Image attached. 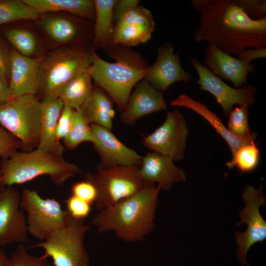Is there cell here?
<instances>
[{
  "label": "cell",
  "mask_w": 266,
  "mask_h": 266,
  "mask_svg": "<svg viewBox=\"0 0 266 266\" xmlns=\"http://www.w3.org/2000/svg\"><path fill=\"white\" fill-rule=\"evenodd\" d=\"M191 4L200 13L193 34L196 42L207 41L230 55L266 47V18L252 19L235 0H193Z\"/></svg>",
  "instance_id": "cell-1"
},
{
  "label": "cell",
  "mask_w": 266,
  "mask_h": 266,
  "mask_svg": "<svg viewBox=\"0 0 266 266\" xmlns=\"http://www.w3.org/2000/svg\"><path fill=\"white\" fill-rule=\"evenodd\" d=\"M160 190L158 186H146L132 196L98 211L92 220L93 225L100 233L113 232L125 241L143 239L154 229Z\"/></svg>",
  "instance_id": "cell-2"
},
{
  "label": "cell",
  "mask_w": 266,
  "mask_h": 266,
  "mask_svg": "<svg viewBox=\"0 0 266 266\" xmlns=\"http://www.w3.org/2000/svg\"><path fill=\"white\" fill-rule=\"evenodd\" d=\"M108 54L115 62L105 61L97 54L89 72L95 85L103 89L123 111L133 88L144 79L150 65L128 47L117 45Z\"/></svg>",
  "instance_id": "cell-3"
},
{
  "label": "cell",
  "mask_w": 266,
  "mask_h": 266,
  "mask_svg": "<svg viewBox=\"0 0 266 266\" xmlns=\"http://www.w3.org/2000/svg\"><path fill=\"white\" fill-rule=\"evenodd\" d=\"M81 172L77 165L66 161L63 156L36 148L28 151H17L3 159L0 164V184L13 186L46 175L60 186Z\"/></svg>",
  "instance_id": "cell-4"
},
{
  "label": "cell",
  "mask_w": 266,
  "mask_h": 266,
  "mask_svg": "<svg viewBox=\"0 0 266 266\" xmlns=\"http://www.w3.org/2000/svg\"><path fill=\"white\" fill-rule=\"evenodd\" d=\"M96 55L90 43L53 48L40 63L37 94L43 98L58 97L68 82L90 68Z\"/></svg>",
  "instance_id": "cell-5"
},
{
  "label": "cell",
  "mask_w": 266,
  "mask_h": 266,
  "mask_svg": "<svg viewBox=\"0 0 266 266\" xmlns=\"http://www.w3.org/2000/svg\"><path fill=\"white\" fill-rule=\"evenodd\" d=\"M41 117V101L36 95L10 98L0 104V125L19 140L23 151L37 147Z\"/></svg>",
  "instance_id": "cell-6"
},
{
  "label": "cell",
  "mask_w": 266,
  "mask_h": 266,
  "mask_svg": "<svg viewBox=\"0 0 266 266\" xmlns=\"http://www.w3.org/2000/svg\"><path fill=\"white\" fill-rule=\"evenodd\" d=\"M89 230L84 220L76 219L70 216L64 226L31 247L42 248L43 255L52 259L53 266H90L84 244Z\"/></svg>",
  "instance_id": "cell-7"
},
{
  "label": "cell",
  "mask_w": 266,
  "mask_h": 266,
  "mask_svg": "<svg viewBox=\"0 0 266 266\" xmlns=\"http://www.w3.org/2000/svg\"><path fill=\"white\" fill-rule=\"evenodd\" d=\"M84 177L97 190L98 199L94 205L98 211L132 196L147 186L137 166L98 167L97 172L87 173Z\"/></svg>",
  "instance_id": "cell-8"
},
{
  "label": "cell",
  "mask_w": 266,
  "mask_h": 266,
  "mask_svg": "<svg viewBox=\"0 0 266 266\" xmlns=\"http://www.w3.org/2000/svg\"><path fill=\"white\" fill-rule=\"evenodd\" d=\"M20 199L21 207L27 213L28 232L41 241L64 226L70 217L58 200L43 198L34 190L23 189Z\"/></svg>",
  "instance_id": "cell-9"
},
{
  "label": "cell",
  "mask_w": 266,
  "mask_h": 266,
  "mask_svg": "<svg viewBox=\"0 0 266 266\" xmlns=\"http://www.w3.org/2000/svg\"><path fill=\"white\" fill-rule=\"evenodd\" d=\"M53 48L89 43L93 37V26L89 20L66 13H49L39 15L35 21Z\"/></svg>",
  "instance_id": "cell-10"
},
{
  "label": "cell",
  "mask_w": 266,
  "mask_h": 266,
  "mask_svg": "<svg viewBox=\"0 0 266 266\" xmlns=\"http://www.w3.org/2000/svg\"><path fill=\"white\" fill-rule=\"evenodd\" d=\"M242 198L245 207L239 213L240 221L236 225L244 223L247 227L244 233L236 232L235 233L238 246L237 258L242 266H249L246 256L249 249L266 238V222L259 211L260 207L266 204V198L261 187L256 189L250 185L245 188Z\"/></svg>",
  "instance_id": "cell-11"
},
{
  "label": "cell",
  "mask_w": 266,
  "mask_h": 266,
  "mask_svg": "<svg viewBox=\"0 0 266 266\" xmlns=\"http://www.w3.org/2000/svg\"><path fill=\"white\" fill-rule=\"evenodd\" d=\"M189 130L185 118L177 109L168 112L164 123L143 137L142 144L155 153L166 156L174 162L184 158Z\"/></svg>",
  "instance_id": "cell-12"
},
{
  "label": "cell",
  "mask_w": 266,
  "mask_h": 266,
  "mask_svg": "<svg viewBox=\"0 0 266 266\" xmlns=\"http://www.w3.org/2000/svg\"><path fill=\"white\" fill-rule=\"evenodd\" d=\"M190 63L198 73L199 79L197 83L200 89L214 96L226 116H228L235 105L249 106L254 102L257 87L245 85L241 88H233L204 66L197 58H192Z\"/></svg>",
  "instance_id": "cell-13"
},
{
  "label": "cell",
  "mask_w": 266,
  "mask_h": 266,
  "mask_svg": "<svg viewBox=\"0 0 266 266\" xmlns=\"http://www.w3.org/2000/svg\"><path fill=\"white\" fill-rule=\"evenodd\" d=\"M28 233L20 193L13 186L0 184V246L25 243Z\"/></svg>",
  "instance_id": "cell-14"
},
{
  "label": "cell",
  "mask_w": 266,
  "mask_h": 266,
  "mask_svg": "<svg viewBox=\"0 0 266 266\" xmlns=\"http://www.w3.org/2000/svg\"><path fill=\"white\" fill-rule=\"evenodd\" d=\"M91 128L95 137L93 144L100 159L98 168L139 167L142 157L122 143L110 130L96 125H91Z\"/></svg>",
  "instance_id": "cell-15"
},
{
  "label": "cell",
  "mask_w": 266,
  "mask_h": 266,
  "mask_svg": "<svg viewBox=\"0 0 266 266\" xmlns=\"http://www.w3.org/2000/svg\"><path fill=\"white\" fill-rule=\"evenodd\" d=\"M144 79L163 92L175 82H190L191 76L182 67L179 53L174 52L170 43H165L159 47L156 60L149 66Z\"/></svg>",
  "instance_id": "cell-16"
},
{
  "label": "cell",
  "mask_w": 266,
  "mask_h": 266,
  "mask_svg": "<svg viewBox=\"0 0 266 266\" xmlns=\"http://www.w3.org/2000/svg\"><path fill=\"white\" fill-rule=\"evenodd\" d=\"M221 80L231 82L235 88L246 84L248 74L255 66L229 55L208 42L201 64Z\"/></svg>",
  "instance_id": "cell-17"
},
{
  "label": "cell",
  "mask_w": 266,
  "mask_h": 266,
  "mask_svg": "<svg viewBox=\"0 0 266 266\" xmlns=\"http://www.w3.org/2000/svg\"><path fill=\"white\" fill-rule=\"evenodd\" d=\"M167 109L163 92L143 79L137 84L131 94L120 117L124 124L132 126L144 116L162 110L166 111Z\"/></svg>",
  "instance_id": "cell-18"
},
{
  "label": "cell",
  "mask_w": 266,
  "mask_h": 266,
  "mask_svg": "<svg viewBox=\"0 0 266 266\" xmlns=\"http://www.w3.org/2000/svg\"><path fill=\"white\" fill-rule=\"evenodd\" d=\"M44 55L29 57L22 55L14 49L11 51L9 81L10 98L37 94L39 69Z\"/></svg>",
  "instance_id": "cell-19"
},
{
  "label": "cell",
  "mask_w": 266,
  "mask_h": 266,
  "mask_svg": "<svg viewBox=\"0 0 266 266\" xmlns=\"http://www.w3.org/2000/svg\"><path fill=\"white\" fill-rule=\"evenodd\" d=\"M139 170L146 185L157 183L164 191L168 190L176 183L186 180L184 171L176 166L171 158L154 152L142 157Z\"/></svg>",
  "instance_id": "cell-20"
},
{
  "label": "cell",
  "mask_w": 266,
  "mask_h": 266,
  "mask_svg": "<svg viewBox=\"0 0 266 266\" xmlns=\"http://www.w3.org/2000/svg\"><path fill=\"white\" fill-rule=\"evenodd\" d=\"M40 135L37 148L63 156L65 148L56 137L58 121L64 104L59 97L43 98Z\"/></svg>",
  "instance_id": "cell-21"
},
{
  "label": "cell",
  "mask_w": 266,
  "mask_h": 266,
  "mask_svg": "<svg viewBox=\"0 0 266 266\" xmlns=\"http://www.w3.org/2000/svg\"><path fill=\"white\" fill-rule=\"evenodd\" d=\"M171 106L190 109L203 117L226 141L231 150L232 156L241 146L254 142L257 133H252L247 137H238L230 132L220 118L210 111L204 104L196 101L185 94H181L170 102Z\"/></svg>",
  "instance_id": "cell-22"
},
{
  "label": "cell",
  "mask_w": 266,
  "mask_h": 266,
  "mask_svg": "<svg viewBox=\"0 0 266 266\" xmlns=\"http://www.w3.org/2000/svg\"><path fill=\"white\" fill-rule=\"evenodd\" d=\"M95 17L93 26V47L104 50L107 54L116 45L113 39L115 0H95Z\"/></svg>",
  "instance_id": "cell-23"
},
{
  "label": "cell",
  "mask_w": 266,
  "mask_h": 266,
  "mask_svg": "<svg viewBox=\"0 0 266 266\" xmlns=\"http://www.w3.org/2000/svg\"><path fill=\"white\" fill-rule=\"evenodd\" d=\"M113 102L103 89L95 85L92 94L79 110L90 125L111 130L115 116Z\"/></svg>",
  "instance_id": "cell-24"
},
{
  "label": "cell",
  "mask_w": 266,
  "mask_h": 266,
  "mask_svg": "<svg viewBox=\"0 0 266 266\" xmlns=\"http://www.w3.org/2000/svg\"><path fill=\"white\" fill-rule=\"evenodd\" d=\"M40 15L66 13L88 20H95V6L92 0H24Z\"/></svg>",
  "instance_id": "cell-25"
},
{
  "label": "cell",
  "mask_w": 266,
  "mask_h": 266,
  "mask_svg": "<svg viewBox=\"0 0 266 266\" xmlns=\"http://www.w3.org/2000/svg\"><path fill=\"white\" fill-rule=\"evenodd\" d=\"M92 80L89 68L68 82L58 97L64 105L75 110H79L93 92Z\"/></svg>",
  "instance_id": "cell-26"
},
{
  "label": "cell",
  "mask_w": 266,
  "mask_h": 266,
  "mask_svg": "<svg viewBox=\"0 0 266 266\" xmlns=\"http://www.w3.org/2000/svg\"><path fill=\"white\" fill-rule=\"evenodd\" d=\"M4 35L14 49L22 55L36 57L44 55L40 42L33 32L24 27L9 28L4 31Z\"/></svg>",
  "instance_id": "cell-27"
},
{
  "label": "cell",
  "mask_w": 266,
  "mask_h": 266,
  "mask_svg": "<svg viewBox=\"0 0 266 266\" xmlns=\"http://www.w3.org/2000/svg\"><path fill=\"white\" fill-rule=\"evenodd\" d=\"M155 26L139 24L114 26V41L116 45L128 48L144 43L151 38Z\"/></svg>",
  "instance_id": "cell-28"
},
{
  "label": "cell",
  "mask_w": 266,
  "mask_h": 266,
  "mask_svg": "<svg viewBox=\"0 0 266 266\" xmlns=\"http://www.w3.org/2000/svg\"><path fill=\"white\" fill-rule=\"evenodd\" d=\"M39 15L24 0H0V26L19 21L35 22Z\"/></svg>",
  "instance_id": "cell-29"
},
{
  "label": "cell",
  "mask_w": 266,
  "mask_h": 266,
  "mask_svg": "<svg viewBox=\"0 0 266 266\" xmlns=\"http://www.w3.org/2000/svg\"><path fill=\"white\" fill-rule=\"evenodd\" d=\"M63 141L65 146L69 149H74L85 142L92 144L94 142L95 137L91 125L80 110H73L70 130Z\"/></svg>",
  "instance_id": "cell-30"
},
{
  "label": "cell",
  "mask_w": 266,
  "mask_h": 266,
  "mask_svg": "<svg viewBox=\"0 0 266 266\" xmlns=\"http://www.w3.org/2000/svg\"><path fill=\"white\" fill-rule=\"evenodd\" d=\"M260 150L255 141L240 147L226 165L229 168L236 167L242 173L251 172L258 166L260 161Z\"/></svg>",
  "instance_id": "cell-31"
},
{
  "label": "cell",
  "mask_w": 266,
  "mask_h": 266,
  "mask_svg": "<svg viewBox=\"0 0 266 266\" xmlns=\"http://www.w3.org/2000/svg\"><path fill=\"white\" fill-rule=\"evenodd\" d=\"M248 105H240L230 112L227 129L234 135L244 137L251 135L248 123Z\"/></svg>",
  "instance_id": "cell-32"
},
{
  "label": "cell",
  "mask_w": 266,
  "mask_h": 266,
  "mask_svg": "<svg viewBox=\"0 0 266 266\" xmlns=\"http://www.w3.org/2000/svg\"><path fill=\"white\" fill-rule=\"evenodd\" d=\"M10 266H52L43 255L30 254L22 244H19L9 257Z\"/></svg>",
  "instance_id": "cell-33"
},
{
  "label": "cell",
  "mask_w": 266,
  "mask_h": 266,
  "mask_svg": "<svg viewBox=\"0 0 266 266\" xmlns=\"http://www.w3.org/2000/svg\"><path fill=\"white\" fill-rule=\"evenodd\" d=\"M66 210L73 218L85 220L90 214L92 204L72 195L65 201Z\"/></svg>",
  "instance_id": "cell-34"
},
{
  "label": "cell",
  "mask_w": 266,
  "mask_h": 266,
  "mask_svg": "<svg viewBox=\"0 0 266 266\" xmlns=\"http://www.w3.org/2000/svg\"><path fill=\"white\" fill-rule=\"evenodd\" d=\"M71 195L75 196L92 205H94L98 199V191L95 185L87 180L79 181L72 185Z\"/></svg>",
  "instance_id": "cell-35"
},
{
  "label": "cell",
  "mask_w": 266,
  "mask_h": 266,
  "mask_svg": "<svg viewBox=\"0 0 266 266\" xmlns=\"http://www.w3.org/2000/svg\"><path fill=\"white\" fill-rule=\"evenodd\" d=\"M237 4L252 19L255 20L266 18L265 0H235Z\"/></svg>",
  "instance_id": "cell-36"
},
{
  "label": "cell",
  "mask_w": 266,
  "mask_h": 266,
  "mask_svg": "<svg viewBox=\"0 0 266 266\" xmlns=\"http://www.w3.org/2000/svg\"><path fill=\"white\" fill-rule=\"evenodd\" d=\"M21 148L19 140L0 125V158H7Z\"/></svg>",
  "instance_id": "cell-37"
},
{
  "label": "cell",
  "mask_w": 266,
  "mask_h": 266,
  "mask_svg": "<svg viewBox=\"0 0 266 266\" xmlns=\"http://www.w3.org/2000/svg\"><path fill=\"white\" fill-rule=\"evenodd\" d=\"M73 109L64 105L59 118L56 129V137L59 141L63 140L68 134L72 121Z\"/></svg>",
  "instance_id": "cell-38"
},
{
  "label": "cell",
  "mask_w": 266,
  "mask_h": 266,
  "mask_svg": "<svg viewBox=\"0 0 266 266\" xmlns=\"http://www.w3.org/2000/svg\"><path fill=\"white\" fill-rule=\"evenodd\" d=\"M10 69V52L0 43V77L9 85Z\"/></svg>",
  "instance_id": "cell-39"
},
{
  "label": "cell",
  "mask_w": 266,
  "mask_h": 266,
  "mask_svg": "<svg viewBox=\"0 0 266 266\" xmlns=\"http://www.w3.org/2000/svg\"><path fill=\"white\" fill-rule=\"evenodd\" d=\"M237 58L242 61L250 64L255 59H263L266 57V47L246 49L237 55Z\"/></svg>",
  "instance_id": "cell-40"
},
{
  "label": "cell",
  "mask_w": 266,
  "mask_h": 266,
  "mask_svg": "<svg viewBox=\"0 0 266 266\" xmlns=\"http://www.w3.org/2000/svg\"><path fill=\"white\" fill-rule=\"evenodd\" d=\"M10 98L9 85L0 77V104Z\"/></svg>",
  "instance_id": "cell-41"
},
{
  "label": "cell",
  "mask_w": 266,
  "mask_h": 266,
  "mask_svg": "<svg viewBox=\"0 0 266 266\" xmlns=\"http://www.w3.org/2000/svg\"><path fill=\"white\" fill-rule=\"evenodd\" d=\"M0 266H10L9 257L0 246Z\"/></svg>",
  "instance_id": "cell-42"
}]
</instances>
